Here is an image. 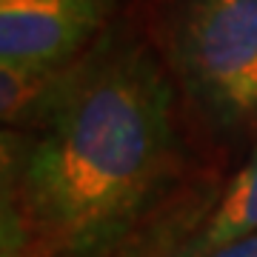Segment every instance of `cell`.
Here are the masks:
<instances>
[{"label": "cell", "mask_w": 257, "mask_h": 257, "mask_svg": "<svg viewBox=\"0 0 257 257\" xmlns=\"http://www.w3.org/2000/svg\"><path fill=\"white\" fill-rule=\"evenodd\" d=\"M177 160L175 89L146 49L86 57L72 92L35 135L20 214L43 254L109 246Z\"/></svg>", "instance_id": "1"}, {"label": "cell", "mask_w": 257, "mask_h": 257, "mask_svg": "<svg viewBox=\"0 0 257 257\" xmlns=\"http://www.w3.org/2000/svg\"><path fill=\"white\" fill-rule=\"evenodd\" d=\"M172 72L217 126L257 123V0H183L169 29Z\"/></svg>", "instance_id": "2"}, {"label": "cell", "mask_w": 257, "mask_h": 257, "mask_svg": "<svg viewBox=\"0 0 257 257\" xmlns=\"http://www.w3.org/2000/svg\"><path fill=\"white\" fill-rule=\"evenodd\" d=\"M117 0H0V60L52 69L83 60Z\"/></svg>", "instance_id": "3"}, {"label": "cell", "mask_w": 257, "mask_h": 257, "mask_svg": "<svg viewBox=\"0 0 257 257\" xmlns=\"http://www.w3.org/2000/svg\"><path fill=\"white\" fill-rule=\"evenodd\" d=\"M83 60L52 69H32L0 60V128L37 135L72 92Z\"/></svg>", "instance_id": "4"}, {"label": "cell", "mask_w": 257, "mask_h": 257, "mask_svg": "<svg viewBox=\"0 0 257 257\" xmlns=\"http://www.w3.org/2000/svg\"><path fill=\"white\" fill-rule=\"evenodd\" d=\"M248 234H257V149L231 177L206 226L186 248V257H203Z\"/></svg>", "instance_id": "5"}, {"label": "cell", "mask_w": 257, "mask_h": 257, "mask_svg": "<svg viewBox=\"0 0 257 257\" xmlns=\"http://www.w3.org/2000/svg\"><path fill=\"white\" fill-rule=\"evenodd\" d=\"M32 146H35V132L0 128V206L18 200Z\"/></svg>", "instance_id": "6"}, {"label": "cell", "mask_w": 257, "mask_h": 257, "mask_svg": "<svg viewBox=\"0 0 257 257\" xmlns=\"http://www.w3.org/2000/svg\"><path fill=\"white\" fill-rule=\"evenodd\" d=\"M32 237H29L26 220L20 214V203L0 206V257H29Z\"/></svg>", "instance_id": "7"}, {"label": "cell", "mask_w": 257, "mask_h": 257, "mask_svg": "<svg viewBox=\"0 0 257 257\" xmlns=\"http://www.w3.org/2000/svg\"><path fill=\"white\" fill-rule=\"evenodd\" d=\"M203 257H257V234H248V237H240L234 243H226V246L214 248Z\"/></svg>", "instance_id": "8"}]
</instances>
